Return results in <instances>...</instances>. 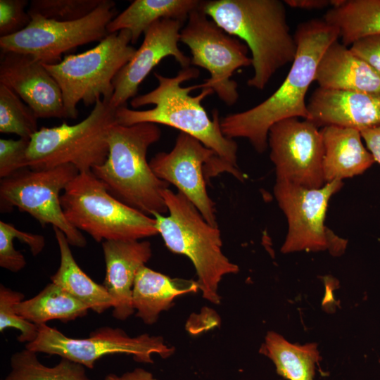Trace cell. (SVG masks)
Wrapping results in <instances>:
<instances>
[{"label":"cell","instance_id":"obj_22","mask_svg":"<svg viewBox=\"0 0 380 380\" xmlns=\"http://www.w3.org/2000/svg\"><path fill=\"white\" fill-rule=\"evenodd\" d=\"M198 290L196 281L171 278L145 265L139 270L134 282L132 305L136 316L151 325L161 312L172 306L177 297Z\"/></svg>","mask_w":380,"mask_h":380},{"label":"cell","instance_id":"obj_10","mask_svg":"<svg viewBox=\"0 0 380 380\" xmlns=\"http://www.w3.org/2000/svg\"><path fill=\"white\" fill-rule=\"evenodd\" d=\"M342 186V181L335 180L318 189H309L276 179L274 195L288 222L281 253L327 250L334 256L343 253L347 240L324 224L329 201Z\"/></svg>","mask_w":380,"mask_h":380},{"label":"cell","instance_id":"obj_37","mask_svg":"<svg viewBox=\"0 0 380 380\" xmlns=\"http://www.w3.org/2000/svg\"><path fill=\"white\" fill-rule=\"evenodd\" d=\"M104 380H157L153 374L144 368L137 367L120 375L108 374Z\"/></svg>","mask_w":380,"mask_h":380},{"label":"cell","instance_id":"obj_13","mask_svg":"<svg viewBox=\"0 0 380 380\" xmlns=\"http://www.w3.org/2000/svg\"><path fill=\"white\" fill-rule=\"evenodd\" d=\"M116 3H103L86 17L70 22L30 15L32 20L23 30L0 37L1 52L15 51L32 56L44 65L62 61V55L79 46L101 42L108 34L107 26L117 15Z\"/></svg>","mask_w":380,"mask_h":380},{"label":"cell","instance_id":"obj_5","mask_svg":"<svg viewBox=\"0 0 380 380\" xmlns=\"http://www.w3.org/2000/svg\"><path fill=\"white\" fill-rule=\"evenodd\" d=\"M162 195L168 215L152 216L158 234L171 252L184 255L191 261L203 298L220 304L221 280L226 275L237 273L239 268L223 253L218 227L210 224L181 192L168 188Z\"/></svg>","mask_w":380,"mask_h":380},{"label":"cell","instance_id":"obj_32","mask_svg":"<svg viewBox=\"0 0 380 380\" xmlns=\"http://www.w3.org/2000/svg\"><path fill=\"white\" fill-rule=\"evenodd\" d=\"M30 139H0V177H7L27 168V153Z\"/></svg>","mask_w":380,"mask_h":380},{"label":"cell","instance_id":"obj_34","mask_svg":"<svg viewBox=\"0 0 380 380\" xmlns=\"http://www.w3.org/2000/svg\"><path fill=\"white\" fill-rule=\"evenodd\" d=\"M18 230L14 225L0 221V266L12 272H18L26 265L24 255L13 244Z\"/></svg>","mask_w":380,"mask_h":380},{"label":"cell","instance_id":"obj_27","mask_svg":"<svg viewBox=\"0 0 380 380\" xmlns=\"http://www.w3.org/2000/svg\"><path fill=\"white\" fill-rule=\"evenodd\" d=\"M323 19L338 29L343 45L351 46L380 34V0H346L342 6L328 10Z\"/></svg>","mask_w":380,"mask_h":380},{"label":"cell","instance_id":"obj_2","mask_svg":"<svg viewBox=\"0 0 380 380\" xmlns=\"http://www.w3.org/2000/svg\"><path fill=\"white\" fill-rule=\"evenodd\" d=\"M297 49L290 70L280 87L253 108L229 114L220 120L223 134L230 139L245 138L262 153L268 147L270 127L291 118L310 120L305 95L315 81L318 63L327 47L339 38L337 28L324 19H312L297 26Z\"/></svg>","mask_w":380,"mask_h":380},{"label":"cell","instance_id":"obj_20","mask_svg":"<svg viewBox=\"0 0 380 380\" xmlns=\"http://www.w3.org/2000/svg\"><path fill=\"white\" fill-rule=\"evenodd\" d=\"M315 81L322 88L380 94V74L338 40L322 54Z\"/></svg>","mask_w":380,"mask_h":380},{"label":"cell","instance_id":"obj_36","mask_svg":"<svg viewBox=\"0 0 380 380\" xmlns=\"http://www.w3.org/2000/svg\"><path fill=\"white\" fill-rule=\"evenodd\" d=\"M360 133L375 162L380 164V126L363 130Z\"/></svg>","mask_w":380,"mask_h":380},{"label":"cell","instance_id":"obj_16","mask_svg":"<svg viewBox=\"0 0 380 380\" xmlns=\"http://www.w3.org/2000/svg\"><path fill=\"white\" fill-rule=\"evenodd\" d=\"M183 25L177 20L161 19L148 27L139 48L113 80L114 92L109 101L113 108L125 106L134 98L141 82L165 58L173 56L182 68L190 67L191 58L178 46Z\"/></svg>","mask_w":380,"mask_h":380},{"label":"cell","instance_id":"obj_26","mask_svg":"<svg viewBox=\"0 0 380 380\" xmlns=\"http://www.w3.org/2000/svg\"><path fill=\"white\" fill-rule=\"evenodd\" d=\"M14 308L18 315L38 327L54 319L73 321L89 310L85 304L51 281L36 296L16 303Z\"/></svg>","mask_w":380,"mask_h":380},{"label":"cell","instance_id":"obj_15","mask_svg":"<svg viewBox=\"0 0 380 380\" xmlns=\"http://www.w3.org/2000/svg\"><path fill=\"white\" fill-rule=\"evenodd\" d=\"M216 161L215 153L193 137L178 134L170 152H160L149 161L154 174L175 185L212 226L218 227L215 203L206 189L204 172L209 174Z\"/></svg>","mask_w":380,"mask_h":380},{"label":"cell","instance_id":"obj_29","mask_svg":"<svg viewBox=\"0 0 380 380\" xmlns=\"http://www.w3.org/2000/svg\"><path fill=\"white\" fill-rule=\"evenodd\" d=\"M38 118L15 92L0 84V132L30 139L38 129Z\"/></svg>","mask_w":380,"mask_h":380},{"label":"cell","instance_id":"obj_28","mask_svg":"<svg viewBox=\"0 0 380 380\" xmlns=\"http://www.w3.org/2000/svg\"><path fill=\"white\" fill-rule=\"evenodd\" d=\"M37 354L27 348L13 353L4 380H94L80 364L61 358L56 365L49 367L39 361Z\"/></svg>","mask_w":380,"mask_h":380},{"label":"cell","instance_id":"obj_38","mask_svg":"<svg viewBox=\"0 0 380 380\" xmlns=\"http://www.w3.org/2000/svg\"><path fill=\"white\" fill-rule=\"evenodd\" d=\"M284 2L290 7L305 10L322 9L329 5L328 0H286Z\"/></svg>","mask_w":380,"mask_h":380},{"label":"cell","instance_id":"obj_24","mask_svg":"<svg viewBox=\"0 0 380 380\" xmlns=\"http://www.w3.org/2000/svg\"><path fill=\"white\" fill-rule=\"evenodd\" d=\"M53 231L60 252V265L51 277V282L96 313L113 308V300L104 286L92 280L75 261L65 235L57 228Z\"/></svg>","mask_w":380,"mask_h":380},{"label":"cell","instance_id":"obj_7","mask_svg":"<svg viewBox=\"0 0 380 380\" xmlns=\"http://www.w3.org/2000/svg\"><path fill=\"white\" fill-rule=\"evenodd\" d=\"M130 43V32L123 30L108 34L91 49L64 56L57 64H44L61 88L68 118H77L80 101L86 106L100 99L110 101L115 77L137 51Z\"/></svg>","mask_w":380,"mask_h":380},{"label":"cell","instance_id":"obj_6","mask_svg":"<svg viewBox=\"0 0 380 380\" xmlns=\"http://www.w3.org/2000/svg\"><path fill=\"white\" fill-rule=\"evenodd\" d=\"M60 200L68 221L96 242L141 240L158 234L153 217L115 198L91 171L79 172Z\"/></svg>","mask_w":380,"mask_h":380},{"label":"cell","instance_id":"obj_21","mask_svg":"<svg viewBox=\"0 0 380 380\" xmlns=\"http://www.w3.org/2000/svg\"><path fill=\"white\" fill-rule=\"evenodd\" d=\"M321 131L324 156L322 170L325 183L360 175L375 162L362 141L360 131L336 126Z\"/></svg>","mask_w":380,"mask_h":380},{"label":"cell","instance_id":"obj_8","mask_svg":"<svg viewBox=\"0 0 380 380\" xmlns=\"http://www.w3.org/2000/svg\"><path fill=\"white\" fill-rule=\"evenodd\" d=\"M117 124L116 109L100 99L90 113L75 125L63 122L42 127L30 138L27 153L28 168L42 170L70 164L79 172L91 171L108 155V134Z\"/></svg>","mask_w":380,"mask_h":380},{"label":"cell","instance_id":"obj_31","mask_svg":"<svg viewBox=\"0 0 380 380\" xmlns=\"http://www.w3.org/2000/svg\"><path fill=\"white\" fill-rule=\"evenodd\" d=\"M24 294L0 285V331L13 328L20 331L18 340L25 344L34 341L39 327L17 314L15 305L24 300Z\"/></svg>","mask_w":380,"mask_h":380},{"label":"cell","instance_id":"obj_17","mask_svg":"<svg viewBox=\"0 0 380 380\" xmlns=\"http://www.w3.org/2000/svg\"><path fill=\"white\" fill-rule=\"evenodd\" d=\"M0 84L15 92L38 118H68L58 84L32 56L1 52Z\"/></svg>","mask_w":380,"mask_h":380},{"label":"cell","instance_id":"obj_35","mask_svg":"<svg viewBox=\"0 0 380 380\" xmlns=\"http://www.w3.org/2000/svg\"><path fill=\"white\" fill-rule=\"evenodd\" d=\"M350 50L380 74V34L357 40L350 46Z\"/></svg>","mask_w":380,"mask_h":380},{"label":"cell","instance_id":"obj_3","mask_svg":"<svg viewBox=\"0 0 380 380\" xmlns=\"http://www.w3.org/2000/svg\"><path fill=\"white\" fill-rule=\"evenodd\" d=\"M200 8L227 34L241 39L251 51L254 73L247 84L263 89L274 74L296 53L286 10L279 0L201 1Z\"/></svg>","mask_w":380,"mask_h":380},{"label":"cell","instance_id":"obj_14","mask_svg":"<svg viewBox=\"0 0 380 380\" xmlns=\"http://www.w3.org/2000/svg\"><path fill=\"white\" fill-rule=\"evenodd\" d=\"M267 144L277 180L309 189L324 186L323 139L313 122L298 118L279 121L270 127Z\"/></svg>","mask_w":380,"mask_h":380},{"label":"cell","instance_id":"obj_30","mask_svg":"<svg viewBox=\"0 0 380 380\" xmlns=\"http://www.w3.org/2000/svg\"><path fill=\"white\" fill-rule=\"evenodd\" d=\"M103 0H32L27 12L46 19L70 22L82 19L99 7Z\"/></svg>","mask_w":380,"mask_h":380},{"label":"cell","instance_id":"obj_23","mask_svg":"<svg viewBox=\"0 0 380 380\" xmlns=\"http://www.w3.org/2000/svg\"><path fill=\"white\" fill-rule=\"evenodd\" d=\"M199 0H134L108 25V34L127 30L131 44H136L155 22L175 19L184 23L191 12L200 7Z\"/></svg>","mask_w":380,"mask_h":380},{"label":"cell","instance_id":"obj_9","mask_svg":"<svg viewBox=\"0 0 380 380\" xmlns=\"http://www.w3.org/2000/svg\"><path fill=\"white\" fill-rule=\"evenodd\" d=\"M78 173L75 167L65 164L42 170L27 167L1 179V212H8L16 207L30 214L42 226L51 224L60 229L70 246L85 247V237L68 221L60 200L61 192Z\"/></svg>","mask_w":380,"mask_h":380},{"label":"cell","instance_id":"obj_25","mask_svg":"<svg viewBox=\"0 0 380 380\" xmlns=\"http://www.w3.org/2000/svg\"><path fill=\"white\" fill-rule=\"evenodd\" d=\"M260 353L273 362L277 374L284 379L315 380L316 365L320 360L317 343H291L271 331L267 332Z\"/></svg>","mask_w":380,"mask_h":380},{"label":"cell","instance_id":"obj_19","mask_svg":"<svg viewBox=\"0 0 380 380\" xmlns=\"http://www.w3.org/2000/svg\"><path fill=\"white\" fill-rule=\"evenodd\" d=\"M106 264L103 285L113 300V316L125 321L134 313L132 288L139 270L152 256L151 244L146 240L102 242Z\"/></svg>","mask_w":380,"mask_h":380},{"label":"cell","instance_id":"obj_1","mask_svg":"<svg viewBox=\"0 0 380 380\" xmlns=\"http://www.w3.org/2000/svg\"><path fill=\"white\" fill-rule=\"evenodd\" d=\"M158 85L146 94L132 99L130 104L137 108L149 104L148 110H132L126 106L116 109L117 124L129 126L139 123L163 125L179 129L201 142L212 150L216 161L210 178L227 172L241 182L245 176L237 163V144L225 137L221 129L217 110L210 118L202 106V101L214 93L210 88L203 89L196 96L190 92L198 89V84L182 87L183 82L197 78L200 74L194 67L182 68L177 75L165 77L154 72Z\"/></svg>","mask_w":380,"mask_h":380},{"label":"cell","instance_id":"obj_12","mask_svg":"<svg viewBox=\"0 0 380 380\" xmlns=\"http://www.w3.org/2000/svg\"><path fill=\"white\" fill-rule=\"evenodd\" d=\"M180 42L190 49L191 64L210 73L198 89H212L226 105L235 104L238 85L231 77L237 69L252 64L248 46L225 32L200 7L189 14L180 31Z\"/></svg>","mask_w":380,"mask_h":380},{"label":"cell","instance_id":"obj_18","mask_svg":"<svg viewBox=\"0 0 380 380\" xmlns=\"http://www.w3.org/2000/svg\"><path fill=\"white\" fill-rule=\"evenodd\" d=\"M317 127L336 126L362 132L380 126V94L318 87L307 104Z\"/></svg>","mask_w":380,"mask_h":380},{"label":"cell","instance_id":"obj_11","mask_svg":"<svg viewBox=\"0 0 380 380\" xmlns=\"http://www.w3.org/2000/svg\"><path fill=\"white\" fill-rule=\"evenodd\" d=\"M25 348L37 353L58 355L89 369L106 355L124 354L139 362L153 363V355L165 359L175 352L160 336L142 334L130 336L121 329L102 327L87 338H75L46 324L39 326L36 339L25 344Z\"/></svg>","mask_w":380,"mask_h":380},{"label":"cell","instance_id":"obj_4","mask_svg":"<svg viewBox=\"0 0 380 380\" xmlns=\"http://www.w3.org/2000/svg\"><path fill=\"white\" fill-rule=\"evenodd\" d=\"M160 137L156 124H115L108 134L106 161L91 170L112 196L149 216L167 213L162 193L169 184L154 174L146 159L148 148Z\"/></svg>","mask_w":380,"mask_h":380},{"label":"cell","instance_id":"obj_33","mask_svg":"<svg viewBox=\"0 0 380 380\" xmlns=\"http://www.w3.org/2000/svg\"><path fill=\"white\" fill-rule=\"evenodd\" d=\"M27 0H0V37L15 34L25 29L32 20L25 7Z\"/></svg>","mask_w":380,"mask_h":380}]
</instances>
